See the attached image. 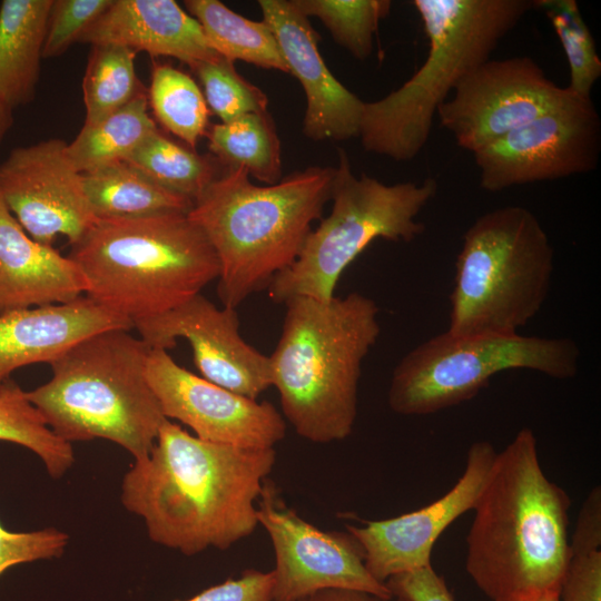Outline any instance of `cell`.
Instances as JSON below:
<instances>
[{
  "label": "cell",
  "instance_id": "6da1fadb",
  "mask_svg": "<svg viewBox=\"0 0 601 601\" xmlns=\"http://www.w3.org/2000/svg\"><path fill=\"white\" fill-rule=\"evenodd\" d=\"M275 463L274 447L204 441L167 420L124 475L120 500L152 542L185 555L223 551L259 525L257 501Z\"/></svg>",
  "mask_w": 601,
  "mask_h": 601
},
{
  "label": "cell",
  "instance_id": "7a4b0ae2",
  "mask_svg": "<svg viewBox=\"0 0 601 601\" xmlns=\"http://www.w3.org/2000/svg\"><path fill=\"white\" fill-rule=\"evenodd\" d=\"M568 493L544 473L533 431L497 452L473 508L465 570L492 601L558 594L570 561Z\"/></svg>",
  "mask_w": 601,
  "mask_h": 601
},
{
  "label": "cell",
  "instance_id": "3957f363",
  "mask_svg": "<svg viewBox=\"0 0 601 601\" xmlns=\"http://www.w3.org/2000/svg\"><path fill=\"white\" fill-rule=\"evenodd\" d=\"M285 306L268 356L284 416L307 441H342L357 417L363 361L381 333L380 307L357 292L328 300L299 296Z\"/></svg>",
  "mask_w": 601,
  "mask_h": 601
},
{
  "label": "cell",
  "instance_id": "277c9868",
  "mask_svg": "<svg viewBox=\"0 0 601 601\" xmlns=\"http://www.w3.org/2000/svg\"><path fill=\"white\" fill-rule=\"evenodd\" d=\"M335 167L311 166L274 185L227 168L195 200L188 216L203 230L219 264L217 294L237 308L298 257L331 200Z\"/></svg>",
  "mask_w": 601,
  "mask_h": 601
},
{
  "label": "cell",
  "instance_id": "5b68a950",
  "mask_svg": "<svg viewBox=\"0 0 601 601\" xmlns=\"http://www.w3.org/2000/svg\"><path fill=\"white\" fill-rule=\"evenodd\" d=\"M68 257L86 296L132 323L179 306L219 275L210 243L186 213L97 219Z\"/></svg>",
  "mask_w": 601,
  "mask_h": 601
},
{
  "label": "cell",
  "instance_id": "8992f818",
  "mask_svg": "<svg viewBox=\"0 0 601 601\" xmlns=\"http://www.w3.org/2000/svg\"><path fill=\"white\" fill-rule=\"evenodd\" d=\"M412 4L428 42L425 61L400 88L364 102L358 134L364 150L395 161L420 154L439 106L534 9L533 0H414Z\"/></svg>",
  "mask_w": 601,
  "mask_h": 601
},
{
  "label": "cell",
  "instance_id": "52a82bcc",
  "mask_svg": "<svg viewBox=\"0 0 601 601\" xmlns=\"http://www.w3.org/2000/svg\"><path fill=\"white\" fill-rule=\"evenodd\" d=\"M150 351L128 329L96 333L52 361L28 400L61 440L105 439L142 460L168 420L146 376Z\"/></svg>",
  "mask_w": 601,
  "mask_h": 601
},
{
  "label": "cell",
  "instance_id": "ba28073f",
  "mask_svg": "<svg viewBox=\"0 0 601 601\" xmlns=\"http://www.w3.org/2000/svg\"><path fill=\"white\" fill-rule=\"evenodd\" d=\"M553 270V246L530 209L504 206L483 214L462 237L446 332L518 334L542 308Z\"/></svg>",
  "mask_w": 601,
  "mask_h": 601
},
{
  "label": "cell",
  "instance_id": "9c48e42d",
  "mask_svg": "<svg viewBox=\"0 0 601 601\" xmlns=\"http://www.w3.org/2000/svg\"><path fill=\"white\" fill-rule=\"evenodd\" d=\"M437 187L430 177L393 185L366 174L356 177L341 151L331 213L311 230L293 265L270 282L269 298L278 304L299 296L333 298L342 274L373 240L408 243L424 233L417 216Z\"/></svg>",
  "mask_w": 601,
  "mask_h": 601
},
{
  "label": "cell",
  "instance_id": "30bf717a",
  "mask_svg": "<svg viewBox=\"0 0 601 601\" xmlns=\"http://www.w3.org/2000/svg\"><path fill=\"white\" fill-rule=\"evenodd\" d=\"M580 348L569 337L435 335L406 353L393 370L390 408L430 415L474 398L493 375L530 370L555 380L579 372Z\"/></svg>",
  "mask_w": 601,
  "mask_h": 601
},
{
  "label": "cell",
  "instance_id": "8fae6325",
  "mask_svg": "<svg viewBox=\"0 0 601 601\" xmlns=\"http://www.w3.org/2000/svg\"><path fill=\"white\" fill-rule=\"evenodd\" d=\"M600 151L601 119L591 96L568 89L548 111L473 155L480 187L500 193L593 171Z\"/></svg>",
  "mask_w": 601,
  "mask_h": 601
},
{
  "label": "cell",
  "instance_id": "7c38bea8",
  "mask_svg": "<svg viewBox=\"0 0 601 601\" xmlns=\"http://www.w3.org/2000/svg\"><path fill=\"white\" fill-rule=\"evenodd\" d=\"M257 519L275 553L274 601H296L331 589L393 598L367 570L363 550L349 532L322 531L305 521L269 479L257 501Z\"/></svg>",
  "mask_w": 601,
  "mask_h": 601
},
{
  "label": "cell",
  "instance_id": "4fadbf2b",
  "mask_svg": "<svg viewBox=\"0 0 601 601\" xmlns=\"http://www.w3.org/2000/svg\"><path fill=\"white\" fill-rule=\"evenodd\" d=\"M436 111L457 146L476 152L561 101L566 87L551 81L528 56L487 59L469 72Z\"/></svg>",
  "mask_w": 601,
  "mask_h": 601
},
{
  "label": "cell",
  "instance_id": "5bb4252c",
  "mask_svg": "<svg viewBox=\"0 0 601 601\" xmlns=\"http://www.w3.org/2000/svg\"><path fill=\"white\" fill-rule=\"evenodd\" d=\"M146 376L166 418L189 426L204 441L269 449L285 437V420L272 403L209 382L178 365L165 349L151 348Z\"/></svg>",
  "mask_w": 601,
  "mask_h": 601
},
{
  "label": "cell",
  "instance_id": "9a60e30c",
  "mask_svg": "<svg viewBox=\"0 0 601 601\" xmlns=\"http://www.w3.org/2000/svg\"><path fill=\"white\" fill-rule=\"evenodd\" d=\"M66 147L58 138L17 147L0 164V197L26 233L48 246L57 235L72 245L97 221Z\"/></svg>",
  "mask_w": 601,
  "mask_h": 601
},
{
  "label": "cell",
  "instance_id": "2e32d148",
  "mask_svg": "<svg viewBox=\"0 0 601 601\" xmlns=\"http://www.w3.org/2000/svg\"><path fill=\"white\" fill-rule=\"evenodd\" d=\"M134 327L150 348L168 351L186 338L201 377L231 392L257 400L272 386L269 357L243 338L237 311L219 308L201 293Z\"/></svg>",
  "mask_w": 601,
  "mask_h": 601
},
{
  "label": "cell",
  "instance_id": "e0dca14e",
  "mask_svg": "<svg viewBox=\"0 0 601 601\" xmlns=\"http://www.w3.org/2000/svg\"><path fill=\"white\" fill-rule=\"evenodd\" d=\"M496 454L491 442L476 441L467 451L463 474L441 497L398 516L347 524L346 531L359 543L370 573L385 583L396 574L430 564L440 535L473 510Z\"/></svg>",
  "mask_w": 601,
  "mask_h": 601
},
{
  "label": "cell",
  "instance_id": "ac0fdd59",
  "mask_svg": "<svg viewBox=\"0 0 601 601\" xmlns=\"http://www.w3.org/2000/svg\"><path fill=\"white\" fill-rule=\"evenodd\" d=\"M263 20L273 30L288 72L306 96L303 134L311 140L358 137L364 101L342 85L325 65L318 35L294 0H259Z\"/></svg>",
  "mask_w": 601,
  "mask_h": 601
},
{
  "label": "cell",
  "instance_id": "d6986e66",
  "mask_svg": "<svg viewBox=\"0 0 601 601\" xmlns=\"http://www.w3.org/2000/svg\"><path fill=\"white\" fill-rule=\"evenodd\" d=\"M134 323L88 296L71 302L0 313V390L17 368L51 363L78 342Z\"/></svg>",
  "mask_w": 601,
  "mask_h": 601
},
{
  "label": "cell",
  "instance_id": "ffe728a7",
  "mask_svg": "<svg viewBox=\"0 0 601 601\" xmlns=\"http://www.w3.org/2000/svg\"><path fill=\"white\" fill-rule=\"evenodd\" d=\"M79 42L119 45L151 57H171L190 68L219 57L198 21L174 0H112Z\"/></svg>",
  "mask_w": 601,
  "mask_h": 601
},
{
  "label": "cell",
  "instance_id": "44dd1931",
  "mask_svg": "<svg viewBox=\"0 0 601 601\" xmlns=\"http://www.w3.org/2000/svg\"><path fill=\"white\" fill-rule=\"evenodd\" d=\"M86 289L79 266L31 238L0 197V313L68 303Z\"/></svg>",
  "mask_w": 601,
  "mask_h": 601
},
{
  "label": "cell",
  "instance_id": "7402d4cb",
  "mask_svg": "<svg viewBox=\"0 0 601 601\" xmlns=\"http://www.w3.org/2000/svg\"><path fill=\"white\" fill-rule=\"evenodd\" d=\"M52 0H3L0 4V100L11 109L31 102Z\"/></svg>",
  "mask_w": 601,
  "mask_h": 601
},
{
  "label": "cell",
  "instance_id": "603a6c76",
  "mask_svg": "<svg viewBox=\"0 0 601 601\" xmlns=\"http://www.w3.org/2000/svg\"><path fill=\"white\" fill-rule=\"evenodd\" d=\"M85 193L97 219L186 213L194 201L158 185L127 161L82 174Z\"/></svg>",
  "mask_w": 601,
  "mask_h": 601
},
{
  "label": "cell",
  "instance_id": "cb8c5ba5",
  "mask_svg": "<svg viewBox=\"0 0 601 601\" xmlns=\"http://www.w3.org/2000/svg\"><path fill=\"white\" fill-rule=\"evenodd\" d=\"M184 4L219 56L288 72L276 37L264 20L247 19L218 0H186Z\"/></svg>",
  "mask_w": 601,
  "mask_h": 601
},
{
  "label": "cell",
  "instance_id": "d4e9b609",
  "mask_svg": "<svg viewBox=\"0 0 601 601\" xmlns=\"http://www.w3.org/2000/svg\"><path fill=\"white\" fill-rule=\"evenodd\" d=\"M159 129L148 112V97L142 92L109 116L82 126L67 144L66 152L75 168L86 174L124 161Z\"/></svg>",
  "mask_w": 601,
  "mask_h": 601
},
{
  "label": "cell",
  "instance_id": "484cf974",
  "mask_svg": "<svg viewBox=\"0 0 601 601\" xmlns=\"http://www.w3.org/2000/svg\"><path fill=\"white\" fill-rule=\"evenodd\" d=\"M208 148L226 168H242L266 185L282 179L280 141L268 111L246 114L207 130Z\"/></svg>",
  "mask_w": 601,
  "mask_h": 601
},
{
  "label": "cell",
  "instance_id": "4316f807",
  "mask_svg": "<svg viewBox=\"0 0 601 601\" xmlns=\"http://www.w3.org/2000/svg\"><path fill=\"white\" fill-rule=\"evenodd\" d=\"M124 161L164 188L194 203L227 169L211 155H199L167 138L159 130Z\"/></svg>",
  "mask_w": 601,
  "mask_h": 601
},
{
  "label": "cell",
  "instance_id": "83f0119b",
  "mask_svg": "<svg viewBox=\"0 0 601 601\" xmlns=\"http://www.w3.org/2000/svg\"><path fill=\"white\" fill-rule=\"evenodd\" d=\"M137 52L119 45H93L82 80L85 125L93 124L146 92L136 70Z\"/></svg>",
  "mask_w": 601,
  "mask_h": 601
},
{
  "label": "cell",
  "instance_id": "f1b7e54d",
  "mask_svg": "<svg viewBox=\"0 0 601 601\" xmlns=\"http://www.w3.org/2000/svg\"><path fill=\"white\" fill-rule=\"evenodd\" d=\"M148 104L160 125L195 150L208 127V106L196 81L166 63H154Z\"/></svg>",
  "mask_w": 601,
  "mask_h": 601
},
{
  "label": "cell",
  "instance_id": "f546056e",
  "mask_svg": "<svg viewBox=\"0 0 601 601\" xmlns=\"http://www.w3.org/2000/svg\"><path fill=\"white\" fill-rule=\"evenodd\" d=\"M0 441L32 451L52 479H60L75 462L71 444L49 428L27 392L12 381L0 390Z\"/></svg>",
  "mask_w": 601,
  "mask_h": 601
},
{
  "label": "cell",
  "instance_id": "4dcf8cb0",
  "mask_svg": "<svg viewBox=\"0 0 601 601\" xmlns=\"http://www.w3.org/2000/svg\"><path fill=\"white\" fill-rule=\"evenodd\" d=\"M307 17L318 18L333 39L354 58L367 59L374 33L392 7L388 0H294Z\"/></svg>",
  "mask_w": 601,
  "mask_h": 601
},
{
  "label": "cell",
  "instance_id": "1f68e13d",
  "mask_svg": "<svg viewBox=\"0 0 601 601\" xmlns=\"http://www.w3.org/2000/svg\"><path fill=\"white\" fill-rule=\"evenodd\" d=\"M534 9L545 13L564 50L570 91L590 96L601 77V60L594 39L574 0H533Z\"/></svg>",
  "mask_w": 601,
  "mask_h": 601
},
{
  "label": "cell",
  "instance_id": "d6a6232c",
  "mask_svg": "<svg viewBox=\"0 0 601 601\" xmlns=\"http://www.w3.org/2000/svg\"><path fill=\"white\" fill-rule=\"evenodd\" d=\"M198 76L208 108L228 122L246 114L267 111L268 99L257 86L243 78L234 61L224 57L203 61L191 68Z\"/></svg>",
  "mask_w": 601,
  "mask_h": 601
},
{
  "label": "cell",
  "instance_id": "836d02e7",
  "mask_svg": "<svg viewBox=\"0 0 601 601\" xmlns=\"http://www.w3.org/2000/svg\"><path fill=\"white\" fill-rule=\"evenodd\" d=\"M112 0H52L48 16L43 58L63 55L110 7Z\"/></svg>",
  "mask_w": 601,
  "mask_h": 601
},
{
  "label": "cell",
  "instance_id": "e575fe53",
  "mask_svg": "<svg viewBox=\"0 0 601 601\" xmlns=\"http://www.w3.org/2000/svg\"><path fill=\"white\" fill-rule=\"evenodd\" d=\"M68 541V534L55 528L12 532L0 523V575L17 564L60 558Z\"/></svg>",
  "mask_w": 601,
  "mask_h": 601
},
{
  "label": "cell",
  "instance_id": "d590c367",
  "mask_svg": "<svg viewBox=\"0 0 601 601\" xmlns=\"http://www.w3.org/2000/svg\"><path fill=\"white\" fill-rule=\"evenodd\" d=\"M559 601H601V550L571 553Z\"/></svg>",
  "mask_w": 601,
  "mask_h": 601
},
{
  "label": "cell",
  "instance_id": "8d00e7d4",
  "mask_svg": "<svg viewBox=\"0 0 601 601\" xmlns=\"http://www.w3.org/2000/svg\"><path fill=\"white\" fill-rule=\"evenodd\" d=\"M174 601H274L272 572L246 569L237 578H229L185 600Z\"/></svg>",
  "mask_w": 601,
  "mask_h": 601
},
{
  "label": "cell",
  "instance_id": "74e56055",
  "mask_svg": "<svg viewBox=\"0 0 601 601\" xmlns=\"http://www.w3.org/2000/svg\"><path fill=\"white\" fill-rule=\"evenodd\" d=\"M395 598L405 601H455L445 579L432 566L396 574L385 582Z\"/></svg>",
  "mask_w": 601,
  "mask_h": 601
},
{
  "label": "cell",
  "instance_id": "f35d334b",
  "mask_svg": "<svg viewBox=\"0 0 601 601\" xmlns=\"http://www.w3.org/2000/svg\"><path fill=\"white\" fill-rule=\"evenodd\" d=\"M601 546V489L593 487L585 497L572 535L570 553L600 550Z\"/></svg>",
  "mask_w": 601,
  "mask_h": 601
},
{
  "label": "cell",
  "instance_id": "ab89813d",
  "mask_svg": "<svg viewBox=\"0 0 601 601\" xmlns=\"http://www.w3.org/2000/svg\"><path fill=\"white\" fill-rule=\"evenodd\" d=\"M296 601H405L400 598L384 599L371 593L349 590H324Z\"/></svg>",
  "mask_w": 601,
  "mask_h": 601
},
{
  "label": "cell",
  "instance_id": "60d3db41",
  "mask_svg": "<svg viewBox=\"0 0 601 601\" xmlns=\"http://www.w3.org/2000/svg\"><path fill=\"white\" fill-rule=\"evenodd\" d=\"M13 125V109L0 100V145Z\"/></svg>",
  "mask_w": 601,
  "mask_h": 601
},
{
  "label": "cell",
  "instance_id": "b9f144b4",
  "mask_svg": "<svg viewBox=\"0 0 601 601\" xmlns=\"http://www.w3.org/2000/svg\"><path fill=\"white\" fill-rule=\"evenodd\" d=\"M510 601H559V595L552 594V595H543V597L533 598V599L510 600Z\"/></svg>",
  "mask_w": 601,
  "mask_h": 601
}]
</instances>
